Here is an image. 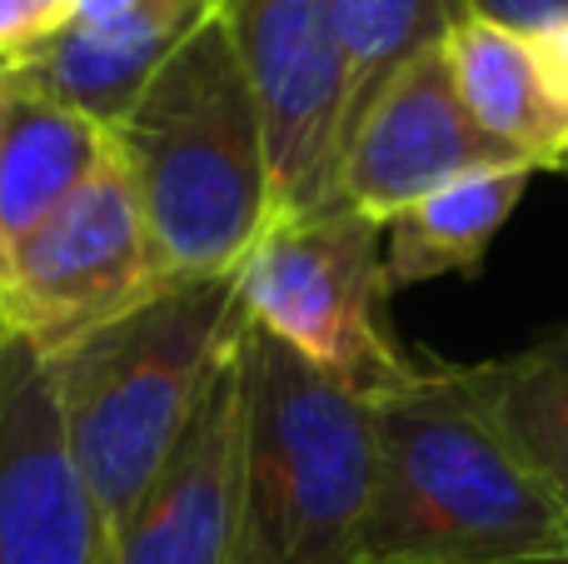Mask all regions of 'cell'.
I'll return each instance as SVG.
<instances>
[{"label":"cell","mask_w":568,"mask_h":564,"mask_svg":"<svg viewBox=\"0 0 568 564\" xmlns=\"http://www.w3.org/2000/svg\"><path fill=\"white\" fill-rule=\"evenodd\" d=\"M6 80L10 75H0V105H6ZM6 265H10V245H6V235H0V280H6Z\"/></svg>","instance_id":"ffe728a7"},{"label":"cell","mask_w":568,"mask_h":564,"mask_svg":"<svg viewBox=\"0 0 568 564\" xmlns=\"http://www.w3.org/2000/svg\"><path fill=\"white\" fill-rule=\"evenodd\" d=\"M534 165H484L429 190L384 220V275L389 290H409L439 275H469L489 255L494 235L524 200Z\"/></svg>","instance_id":"5bb4252c"},{"label":"cell","mask_w":568,"mask_h":564,"mask_svg":"<svg viewBox=\"0 0 568 564\" xmlns=\"http://www.w3.org/2000/svg\"><path fill=\"white\" fill-rule=\"evenodd\" d=\"M110 125L6 80L0 105V235L16 245L55 205H65L110 155Z\"/></svg>","instance_id":"4fadbf2b"},{"label":"cell","mask_w":568,"mask_h":564,"mask_svg":"<svg viewBox=\"0 0 568 564\" xmlns=\"http://www.w3.org/2000/svg\"><path fill=\"white\" fill-rule=\"evenodd\" d=\"M10 335H16V330L6 325V310H0V380H6V350H10Z\"/></svg>","instance_id":"d6986e66"},{"label":"cell","mask_w":568,"mask_h":564,"mask_svg":"<svg viewBox=\"0 0 568 564\" xmlns=\"http://www.w3.org/2000/svg\"><path fill=\"white\" fill-rule=\"evenodd\" d=\"M165 280L235 275L270 225V155L225 16H210L110 125Z\"/></svg>","instance_id":"7a4b0ae2"},{"label":"cell","mask_w":568,"mask_h":564,"mask_svg":"<svg viewBox=\"0 0 568 564\" xmlns=\"http://www.w3.org/2000/svg\"><path fill=\"white\" fill-rule=\"evenodd\" d=\"M484 165H529V160L474 125L454 85L449 50L434 40L414 60H404L364 110L334 170V195L384 225L429 190Z\"/></svg>","instance_id":"ba28073f"},{"label":"cell","mask_w":568,"mask_h":564,"mask_svg":"<svg viewBox=\"0 0 568 564\" xmlns=\"http://www.w3.org/2000/svg\"><path fill=\"white\" fill-rule=\"evenodd\" d=\"M70 0H0V50L20 60L65 20Z\"/></svg>","instance_id":"ac0fdd59"},{"label":"cell","mask_w":568,"mask_h":564,"mask_svg":"<svg viewBox=\"0 0 568 564\" xmlns=\"http://www.w3.org/2000/svg\"><path fill=\"white\" fill-rule=\"evenodd\" d=\"M245 450L235 564H359L379 475L374 405L284 340L240 330Z\"/></svg>","instance_id":"277c9868"},{"label":"cell","mask_w":568,"mask_h":564,"mask_svg":"<svg viewBox=\"0 0 568 564\" xmlns=\"http://www.w3.org/2000/svg\"><path fill=\"white\" fill-rule=\"evenodd\" d=\"M10 70H16V60H10L6 50H0V75H10Z\"/></svg>","instance_id":"7402d4cb"},{"label":"cell","mask_w":568,"mask_h":564,"mask_svg":"<svg viewBox=\"0 0 568 564\" xmlns=\"http://www.w3.org/2000/svg\"><path fill=\"white\" fill-rule=\"evenodd\" d=\"M524 564H568V545L549 550V555H539V560H524Z\"/></svg>","instance_id":"44dd1931"},{"label":"cell","mask_w":568,"mask_h":564,"mask_svg":"<svg viewBox=\"0 0 568 564\" xmlns=\"http://www.w3.org/2000/svg\"><path fill=\"white\" fill-rule=\"evenodd\" d=\"M374 405L379 475L359 564H524L568 515L474 390L469 365L414 370Z\"/></svg>","instance_id":"6da1fadb"},{"label":"cell","mask_w":568,"mask_h":564,"mask_svg":"<svg viewBox=\"0 0 568 564\" xmlns=\"http://www.w3.org/2000/svg\"><path fill=\"white\" fill-rule=\"evenodd\" d=\"M474 390L568 515V325L509 360L469 365Z\"/></svg>","instance_id":"9a60e30c"},{"label":"cell","mask_w":568,"mask_h":564,"mask_svg":"<svg viewBox=\"0 0 568 564\" xmlns=\"http://www.w3.org/2000/svg\"><path fill=\"white\" fill-rule=\"evenodd\" d=\"M549 170H559V175H568V150H564V155H559V160H554V165H549Z\"/></svg>","instance_id":"603a6c76"},{"label":"cell","mask_w":568,"mask_h":564,"mask_svg":"<svg viewBox=\"0 0 568 564\" xmlns=\"http://www.w3.org/2000/svg\"><path fill=\"white\" fill-rule=\"evenodd\" d=\"M0 564H110V530L70 455L50 365L20 335L0 380Z\"/></svg>","instance_id":"9c48e42d"},{"label":"cell","mask_w":568,"mask_h":564,"mask_svg":"<svg viewBox=\"0 0 568 564\" xmlns=\"http://www.w3.org/2000/svg\"><path fill=\"white\" fill-rule=\"evenodd\" d=\"M220 16L265 125L270 220L329 200L349 85L334 0H220Z\"/></svg>","instance_id":"52a82bcc"},{"label":"cell","mask_w":568,"mask_h":564,"mask_svg":"<svg viewBox=\"0 0 568 564\" xmlns=\"http://www.w3.org/2000/svg\"><path fill=\"white\" fill-rule=\"evenodd\" d=\"M165 285L135 180L110 145L95 175L10 245L0 310L40 360H55Z\"/></svg>","instance_id":"8992f818"},{"label":"cell","mask_w":568,"mask_h":564,"mask_svg":"<svg viewBox=\"0 0 568 564\" xmlns=\"http://www.w3.org/2000/svg\"><path fill=\"white\" fill-rule=\"evenodd\" d=\"M220 10V0H70L65 20L10 75L80 115L115 125L160 66Z\"/></svg>","instance_id":"8fae6325"},{"label":"cell","mask_w":568,"mask_h":564,"mask_svg":"<svg viewBox=\"0 0 568 564\" xmlns=\"http://www.w3.org/2000/svg\"><path fill=\"white\" fill-rule=\"evenodd\" d=\"M334 20H339L344 66H349L344 120H339V155H344L364 110L389 85L394 70L419 56L424 46L449 36V26L459 16H454V0H334ZM334 170H339V160H334Z\"/></svg>","instance_id":"2e32d148"},{"label":"cell","mask_w":568,"mask_h":564,"mask_svg":"<svg viewBox=\"0 0 568 564\" xmlns=\"http://www.w3.org/2000/svg\"><path fill=\"white\" fill-rule=\"evenodd\" d=\"M454 16L469 20H494V26L509 30H529V36H544V30H564L568 26V0H454Z\"/></svg>","instance_id":"e0dca14e"},{"label":"cell","mask_w":568,"mask_h":564,"mask_svg":"<svg viewBox=\"0 0 568 564\" xmlns=\"http://www.w3.org/2000/svg\"><path fill=\"white\" fill-rule=\"evenodd\" d=\"M444 50L474 125L549 170L568 150V26L529 36L464 16L449 26Z\"/></svg>","instance_id":"7c38bea8"},{"label":"cell","mask_w":568,"mask_h":564,"mask_svg":"<svg viewBox=\"0 0 568 564\" xmlns=\"http://www.w3.org/2000/svg\"><path fill=\"white\" fill-rule=\"evenodd\" d=\"M245 315L364 400L399 390L419 365L389 335L384 225L329 195L275 215L235 270Z\"/></svg>","instance_id":"5b68a950"},{"label":"cell","mask_w":568,"mask_h":564,"mask_svg":"<svg viewBox=\"0 0 568 564\" xmlns=\"http://www.w3.org/2000/svg\"><path fill=\"white\" fill-rule=\"evenodd\" d=\"M240 450H245V390H240V340L210 375L185 435L120 535L110 564H235L240 545Z\"/></svg>","instance_id":"30bf717a"},{"label":"cell","mask_w":568,"mask_h":564,"mask_svg":"<svg viewBox=\"0 0 568 564\" xmlns=\"http://www.w3.org/2000/svg\"><path fill=\"white\" fill-rule=\"evenodd\" d=\"M245 320L235 275L170 280L115 325L45 360L70 455L105 515L110 540L185 435Z\"/></svg>","instance_id":"3957f363"}]
</instances>
